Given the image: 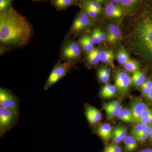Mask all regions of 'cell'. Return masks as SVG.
Segmentation results:
<instances>
[{
  "label": "cell",
  "mask_w": 152,
  "mask_h": 152,
  "mask_svg": "<svg viewBox=\"0 0 152 152\" xmlns=\"http://www.w3.org/2000/svg\"><path fill=\"white\" fill-rule=\"evenodd\" d=\"M125 70L134 73L139 71L140 64L137 61L135 60H129L125 64L123 65Z\"/></svg>",
  "instance_id": "obj_21"
},
{
  "label": "cell",
  "mask_w": 152,
  "mask_h": 152,
  "mask_svg": "<svg viewBox=\"0 0 152 152\" xmlns=\"http://www.w3.org/2000/svg\"><path fill=\"white\" fill-rule=\"evenodd\" d=\"M115 86L117 91L121 95L126 94L132 85V78L126 72L118 70L115 74Z\"/></svg>",
  "instance_id": "obj_6"
},
{
  "label": "cell",
  "mask_w": 152,
  "mask_h": 152,
  "mask_svg": "<svg viewBox=\"0 0 152 152\" xmlns=\"http://www.w3.org/2000/svg\"><path fill=\"white\" fill-rule=\"evenodd\" d=\"M116 91L115 85L106 84L101 89L100 95L103 98L110 99L115 96Z\"/></svg>",
  "instance_id": "obj_17"
},
{
  "label": "cell",
  "mask_w": 152,
  "mask_h": 152,
  "mask_svg": "<svg viewBox=\"0 0 152 152\" xmlns=\"http://www.w3.org/2000/svg\"><path fill=\"white\" fill-rule=\"evenodd\" d=\"M127 128L122 125L117 126L112 133V139L113 143H120L127 136Z\"/></svg>",
  "instance_id": "obj_12"
},
{
  "label": "cell",
  "mask_w": 152,
  "mask_h": 152,
  "mask_svg": "<svg viewBox=\"0 0 152 152\" xmlns=\"http://www.w3.org/2000/svg\"><path fill=\"white\" fill-rule=\"evenodd\" d=\"M105 12L108 17L115 18L121 17L123 13L121 7L113 2L109 3L106 5Z\"/></svg>",
  "instance_id": "obj_13"
},
{
  "label": "cell",
  "mask_w": 152,
  "mask_h": 152,
  "mask_svg": "<svg viewBox=\"0 0 152 152\" xmlns=\"http://www.w3.org/2000/svg\"><path fill=\"white\" fill-rule=\"evenodd\" d=\"M97 31L98 34H99V37L100 39L102 42L105 41L107 39V35L104 33L100 29L97 28Z\"/></svg>",
  "instance_id": "obj_39"
},
{
  "label": "cell",
  "mask_w": 152,
  "mask_h": 152,
  "mask_svg": "<svg viewBox=\"0 0 152 152\" xmlns=\"http://www.w3.org/2000/svg\"><path fill=\"white\" fill-rule=\"evenodd\" d=\"M98 78L100 80L102 83H107L109 82L110 80V77L106 75H105L102 72L99 70L98 72Z\"/></svg>",
  "instance_id": "obj_34"
},
{
  "label": "cell",
  "mask_w": 152,
  "mask_h": 152,
  "mask_svg": "<svg viewBox=\"0 0 152 152\" xmlns=\"http://www.w3.org/2000/svg\"><path fill=\"white\" fill-rule=\"evenodd\" d=\"M138 0H121V4L125 7H131Z\"/></svg>",
  "instance_id": "obj_35"
},
{
  "label": "cell",
  "mask_w": 152,
  "mask_h": 152,
  "mask_svg": "<svg viewBox=\"0 0 152 152\" xmlns=\"http://www.w3.org/2000/svg\"><path fill=\"white\" fill-rule=\"evenodd\" d=\"M121 37V32L117 26L113 24L109 25L107 34V40L109 43H116Z\"/></svg>",
  "instance_id": "obj_11"
},
{
  "label": "cell",
  "mask_w": 152,
  "mask_h": 152,
  "mask_svg": "<svg viewBox=\"0 0 152 152\" xmlns=\"http://www.w3.org/2000/svg\"><path fill=\"white\" fill-rule=\"evenodd\" d=\"M74 0H53L54 5L59 10L66 9L73 4Z\"/></svg>",
  "instance_id": "obj_25"
},
{
  "label": "cell",
  "mask_w": 152,
  "mask_h": 152,
  "mask_svg": "<svg viewBox=\"0 0 152 152\" xmlns=\"http://www.w3.org/2000/svg\"><path fill=\"white\" fill-rule=\"evenodd\" d=\"M105 148L117 152H123L121 148L118 145V144L115 143L111 144V145L107 146Z\"/></svg>",
  "instance_id": "obj_32"
},
{
  "label": "cell",
  "mask_w": 152,
  "mask_h": 152,
  "mask_svg": "<svg viewBox=\"0 0 152 152\" xmlns=\"http://www.w3.org/2000/svg\"><path fill=\"white\" fill-rule=\"evenodd\" d=\"M117 59L120 64L124 65L130 60L129 55L124 49H121L117 53Z\"/></svg>",
  "instance_id": "obj_24"
},
{
  "label": "cell",
  "mask_w": 152,
  "mask_h": 152,
  "mask_svg": "<svg viewBox=\"0 0 152 152\" xmlns=\"http://www.w3.org/2000/svg\"><path fill=\"white\" fill-rule=\"evenodd\" d=\"M99 70L102 72L105 75H106L110 77V71L109 69L106 68H103L100 69Z\"/></svg>",
  "instance_id": "obj_41"
},
{
  "label": "cell",
  "mask_w": 152,
  "mask_h": 152,
  "mask_svg": "<svg viewBox=\"0 0 152 152\" xmlns=\"http://www.w3.org/2000/svg\"><path fill=\"white\" fill-rule=\"evenodd\" d=\"M72 64V63L68 61L56 65L45 84V90L49 89L53 85L65 77L71 69Z\"/></svg>",
  "instance_id": "obj_3"
},
{
  "label": "cell",
  "mask_w": 152,
  "mask_h": 152,
  "mask_svg": "<svg viewBox=\"0 0 152 152\" xmlns=\"http://www.w3.org/2000/svg\"><path fill=\"white\" fill-rule=\"evenodd\" d=\"M149 140L150 142L151 143H152V126L151 128V129L150 130V134L149 137Z\"/></svg>",
  "instance_id": "obj_44"
},
{
  "label": "cell",
  "mask_w": 152,
  "mask_h": 152,
  "mask_svg": "<svg viewBox=\"0 0 152 152\" xmlns=\"http://www.w3.org/2000/svg\"><path fill=\"white\" fill-rule=\"evenodd\" d=\"M96 2L99 3V4H100L101 3H102L103 1L104 0H94Z\"/></svg>",
  "instance_id": "obj_47"
},
{
  "label": "cell",
  "mask_w": 152,
  "mask_h": 152,
  "mask_svg": "<svg viewBox=\"0 0 152 152\" xmlns=\"http://www.w3.org/2000/svg\"><path fill=\"white\" fill-rule=\"evenodd\" d=\"M114 54L111 50H105L101 52L100 61L102 62L107 64L114 68Z\"/></svg>",
  "instance_id": "obj_18"
},
{
  "label": "cell",
  "mask_w": 152,
  "mask_h": 152,
  "mask_svg": "<svg viewBox=\"0 0 152 152\" xmlns=\"http://www.w3.org/2000/svg\"><path fill=\"white\" fill-rule=\"evenodd\" d=\"M74 1H75V0H74Z\"/></svg>",
  "instance_id": "obj_49"
},
{
  "label": "cell",
  "mask_w": 152,
  "mask_h": 152,
  "mask_svg": "<svg viewBox=\"0 0 152 152\" xmlns=\"http://www.w3.org/2000/svg\"><path fill=\"white\" fill-rule=\"evenodd\" d=\"M85 113L90 125L96 124L102 120V114L101 112L95 107L90 105L86 106Z\"/></svg>",
  "instance_id": "obj_10"
},
{
  "label": "cell",
  "mask_w": 152,
  "mask_h": 152,
  "mask_svg": "<svg viewBox=\"0 0 152 152\" xmlns=\"http://www.w3.org/2000/svg\"><path fill=\"white\" fill-rule=\"evenodd\" d=\"M138 33L142 47L152 56V21L144 22L139 27Z\"/></svg>",
  "instance_id": "obj_4"
},
{
  "label": "cell",
  "mask_w": 152,
  "mask_h": 152,
  "mask_svg": "<svg viewBox=\"0 0 152 152\" xmlns=\"http://www.w3.org/2000/svg\"><path fill=\"white\" fill-rule=\"evenodd\" d=\"M118 118L121 121L126 123L134 122L132 114L130 110L129 109H122L118 115Z\"/></svg>",
  "instance_id": "obj_20"
},
{
  "label": "cell",
  "mask_w": 152,
  "mask_h": 152,
  "mask_svg": "<svg viewBox=\"0 0 152 152\" xmlns=\"http://www.w3.org/2000/svg\"><path fill=\"white\" fill-rule=\"evenodd\" d=\"M103 107L105 111L107 116L110 119H112L118 116L121 110L114 108L109 103H106L103 104Z\"/></svg>",
  "instance_id": "obj_22"
},
{
  "label": "cell",
  "mask_w": 152,
  "mask_h": 152,
  "mask_svg": "<svg viewBox=\"0 0 152 152\" xmlns=\"http://www.w3.org/2000/svg\"><path fill=\"white\" fill-rule=\"evenodd\" d=\"M146 79L145 75L142 72L140 71H137L134 73L132 77V85L134 86H140Z\"/></svg>",
  "instance_id": "obj_19"
},
{
  "label": "cell",
  "mask_w": 152,
  "mask_h": 152,
  "mask_svg": "<svg viewBox=\"0 0 152 152\" xmlns=\"http://www.w3.org/2000/svg\"><path fill=\"white\" fill-rule=\"evenodd\" d=\"M96 132L103 140L108 141L112 138L113 129L110 124H104L98 127Z\"/></svg>",
  "instance_id": "obj_14"
},
{
  "label": "cell",
  "mask_w": 152,
  "mask_h": 152,
  "mask_svg": "<svg viewBox=\"0 0 152 152\" xmlns=\"http://www.w3.org/2000/svg\"><path fill=\"white\" fill-rule=\"evenodd\" d=\"M140 88L141 92L142 95L143 96L145 97L146 96L147 93L149 91V89L148 88V87L145 84V83H143L140 86Z\"/></svg>",
  "instance_id": "obj_36"
},
{
  "label": "cell",
  "mask_w": 152,
  "mask_h": 152,
  "mask_svg": "<svg viewBox=\"0 0 152 152\" xmlns=\"http://www.w3.org/2000/svg\"><path fill=\"white\" fill-rule=\"evenodd\" d=\"M35 1H41V0H35Z\"/></svg>",
  "instance_id": "obj_48"
},
{
  "label": "cell",
  "mask_w": 152,
  "mask_h": 152,
  "mask_svg": "<svg viewBox=\"0 0 152 152\" xmlns=\"http://www.w3.org/2000/svg\"><path fill=\"white\" fill-rule=\"evenodd\" d=\"M152 113V109L150 107L146 109L145 111H144L142 113L141 115L140 116V118H139L138 120L142 118H145V117L148 116V115H149L150 114H151Z\"/></svg>",
  "instance_id": "obj_37"
},
{
  "label": "cell",
  "mask_w": 152,
  "mask_h": 152,
  "mask_svg": "<svg viewBox=\"0 0 152 152\" xmlns=\"http://www.w3.org/2000/svg\"><path fill=\"white\" fill-rule=\"evenodd\" d=\"M140 152H152V148H146L142 150Z\"/></svg>",
  "instance_id": "obj_43"
},
{
  "label": "cell",
  "mask_w": 152,
  "mask_h": 152,
  "mask_svg": "<svg viewBox=\"0 0 152 152\" xmlns=\"http://www.w3.org/2000/svg\"><path fill=\"white\" fill-rule=\"evenodd\" d=\"M100 50L94 49L93 50L88 52L87 56V61L90 65L95 66L98 64L100 61L101 53Z\"/></svg>",
  "instance_id": "obj_16"
},
{
  "label": "cell",
  "mask_w": 152,
  "mask_h": 152,
  "mask_svg": "<svg viewBox=\"0 0 152 152\" xmlns=\"http://www.w3.org/2000/svg\"><path fill=\"white\" fill-rule=\"evenodd\" d=\"M104 152H117L115 151H112V150L107 149L104 148Z\"/></svg>",
  "instance_id": "obj_46"
},
{
  "label": "cell",
  "mask_w": 152,
  "mask_h": 152,
  "mask_svg": "<svg viewBox=\"0 0 152 152\" xmlns=\"http://www.w3.org/2000/svg\"><path fill=\"white\" fill-rule=\"evenodd\" d=\"M148 107L146 103L140 99H134L131 102L130 109L132 114L134 122H136L142 113Z\"/></svg>",
  "instance_id": "obj_9"
},
{
  "label": "cell",
  "mask_w": 152,
  "mask_h": 152,
  "mask_svg": "<svg viewBox=\"0 0 152 152\" xmlns=\"http://www.w3.org/2000/svg\"><path fill=\"white\" fill-rule=\"evenodd\" d=\"M0 106L5 108L19 112L20 100L10 90L0 88Z\"/></svg>",
  "instance_id": "obj_5"
},
{
  "label": "cell",
  "mask_w": 152,
  "mask_h": 152,
  "mask_svg": "<svg viewBox=\"0 0 152 152\" xmlns=\"http://www.w3.org/2000/svg\"><path fill=\"white\" fill-rule=\"evenodd\" d=\"M152 126V124L145 123H138L132 129L131 134L134 136L142 131H150Z\"/></svg>",
  "instance_id": "obj_23"
},
{
  "label": "cell",
  "mask_w": 152,
  "mask_h": 152,
  "mask_svg": "<svg viewBox=\"0 0 152 152\" xmlns=\"http://www.w3.org/2000/svg\"><path fill=\"white\" fill-rule=\"evenodd\" d=\"M84 5L94 9L96 11H98L100 13L102 11V8L100 4L96 2L94 0H87L85 2Z\"/></svg>",
  "instance_id": "obj_26"
},
{
  "label": "cell",
  "mask_w": 152,
  "mask_h": 152,
  "mask_svg": "<svg viewBox=\"0 0 152 152\" xmlns=\"http://www.w3.org/2000/svg\"><path fill=\"white\" fill-rule=\"evenodd\" d=\"M63 57L66 60H73L80 56L81 50L79 45L74 42H71L66 45L63 50Z\"/></svg>",
  "instance_id": "obj_8"
},
{
  "label": "cell",
  "mask_w": 152,
  "mask_h": 152,
  "mask_svg": "<svg viewBox=\"0 0 152 152\" xmlns=\"http://www.w3.org/2000/svg\"><path fill=\"white\" fill-rule=\"evenodd\" d=\"M12 0H0V11L1 12L8 10L10 7Z\"/></svg>",
  "instance_id": "obj_29"
},
{
  "label": "cell",
  "mask_w": 152,
  "mask_h": 152,
  "mask_svg": "<svg viewBox=\"0 0 152 152\" xmlns=\"http://www.w3.org/2000/svg\"><path fill=\"white\" fill-rule=\"evenodd\" d=\"M80 44L82 49L85 51H88V52L91 51L95 49L94 45H91L90 44L86 42L82 38H81L80 40Z\"/></svg>",
  "instance_id": "obj_28"
},
{
  "label": "cell",
  "mask_w": 152,
  "mask_h": 152,
  "mask_svg": "<svg viewBox=\"0 0 152 152\" xmlns=\"http://www.w3.org/2000/svg\"><path fill=\"white\" fill-rule=\"evenodd\" d=\"M83 10V11L86 13L88 16L91 18H96L99 14H100L96 10L86 6L84 5Z\"/></svg>",
  "instance_id": "obj_27"
},
{
  "label": "cell",
  "mask_w": 152,
  "mask_h": 152,
  "mask_svg": "<svg viewBox=\"0 0 152 152\" xmlns=\"http://www.w3.org/2000/svg\"><path fill=\"white\" fill-rule=\"evenodd\" d=\"M137 123H145V124H152V113L148 116L140 119L136 122Z\"/></svg>",
  "instance_id": "obj_30"
},
{
  "label": "cell",
  "mask_w": 152,
  "mask_h": 152,
  "mask_svg": "<svg viewBox=\"0 0 152 152\" xmlns=\"http://www.w3.org/2000/svg\"><path fill=\"white\" fill-rule=\"evenodd\" d=\"M92 39H93V41H94L95 44H99L102 41H101L99 37V34H98L97 28L95 29L92 33L91 36Z\"/></svg>",
  "instance_id": "obj_31"
},
{
  "label": "cell",
  "mask_w": 152,
  "mask_h": 152,
  "mask_svg": "<svg viewBox=\"0 0 152 152\" xmlns=\"http://www.w3.org/2000/svg\"><path fill=\"white\" fill-rule=\"evenodd\" d=\"M92 24L91 18L84 11L81 12L77 16L72 26L71 31L77 33L89 27Z\"/></svg>",
  "instance_id": "obj_7"
},
{
  "label": "cell",
  "mask_w": 152,
  "mask_h": 152,
  "mask_svg": "<svg viewBox=\"0 0 152 152\" xmlns=\"http://www.w3.org/2000/svg\"><path fill=\"white\" fill-rule=\"evenodd\" d=\"M145 97L147 98V99L152 102V86L149 90L148 91Z\"/></svg>",
  "instance_id": "obj_40"
},
{
  "label": "cell",
  "mask_w": 152,
  "mask_h": 152,
  "mask_svg": "<svg viewBox=\"0 0 152 152\" xmlns=\"http://www.w3.org/2000/svg\"><path fill=\"white\" fill-rule=\"evenodd\" d=\"M145 84L148 87V88L150 89V88L152 86V80L148 79V80H146L144 82Z\"/></svg>",
  "instance_id": "obj_42"
},
{
  "label": "cell",
  "mask_w": 152,
  "mask_h": 152,
  "mask_svg": "<svg viewBox=\"0 0 152 152\" xmlns=\"http://www.w3.org/2000/svg\"><path fill=\"white\" fill-rule=\"evenodd\" d=\"M149 134L150 132L146 133V134L134 136V137L135 138L136 140H137L138 142H145L146 140L148 138H149Z\"/></svg>",
  "instance_id": "obj_33"
},
{
  "label": "cell",
  "mask_w": 152,
  "mask_h": 152,
  "mask_svg": "<svg viewBox=\"0 0 152 152\" xmlns=\"http://www.w3.org/2000/svg\"><path fill=\"white\" fill-rule=\"evenodd\" d=\"M82 38L86 42L88 43L90 45H94V44H95L94 42L93 41L91 37H90V36L88 35L84 36L82 37Z\"/></svg>",
  "instance_id": "obj_38"
},
{
  "label": "cell",
  "mask_w": 152,
  "mask_h": 152,
  "mask_svg": "<svg viewBox=\"0 0 152 152\" xmlns=\"http://www.w3.org/2000/svg\"><path fill=\"white\" fill-rule=\"evenodd\" d=\"M32 29L24 17L12 7L0 13V42L16 47L26 45L30 41Z\"/></svg>",
  "instance_id": "obj_1"
},
{
  "label": "cell",
  "mask_w": 152,
  "mask_h": 152,
  "mask_svg": "<svg viewBox=\"0 0 152 152\" xmlns=\"http://www.w3.org/2000/svg\"><path fill=\"white\" fill-rule=\"evenodd\" d=\"M125 151L126 152L134 151L138 147L137 141L134 136L127 135L124 140Z\"/></svg>",
  "instance_id": "obj_15"
},
{
  "label": "cell",
  "mask_w": 152,
  "mask_h": 152,
  "mask_svg": "<svg viewBox=\"0 0 152 152\" xmlns=\"http://www.w3.org/2000/svg\"><path fill=\"white\" fill-rule=\"evenodd\" d=\"M111 1L112 2L117 4L119 3L121 1V0H111Z\"/></svg>",
  "instance_id": "obj_45"
},
{
  "label": "cell",
  "mask_w": 152,
  "mask_h": 152,
  "mask_svg": "<svg viewBox=\"0 0 152 152\" xmlns=\"http://www.w3.org/2000/svg\"><path fill=\"white\" fill-rule=\"evenodd\" d=\"M19 112L12 110L0 106V137L8 132L18 121Z\"/></svg>",
  "instance_id": "obj_2"
}]
</instances>
